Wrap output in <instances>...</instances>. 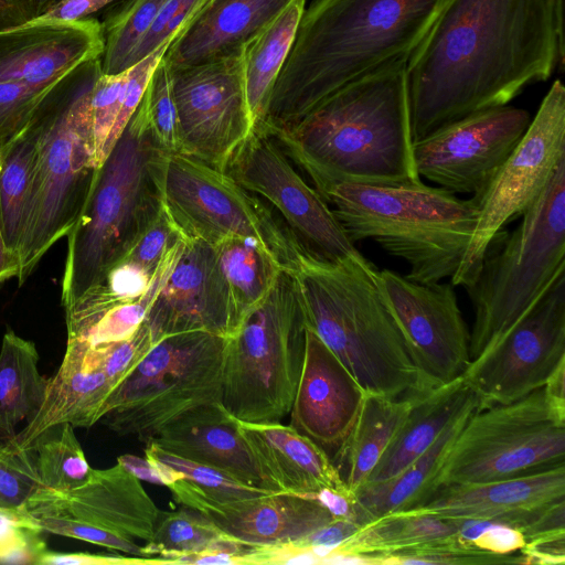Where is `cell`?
Wrapping results in <instances>:
<instances>
[{"instance_id":"obj_1","label":"cell","mask_w":565,"mask_h":565,"mask_svg":"<svg viewBox=\"0 0 565 565\" xmlns=\"http://www.w3.org/2000/svg\"><path fill=\"white\" fill-rule=\"evenodd\" d=\"M563 57L562 0H447L406 65L413 142L508 105Z\"/></svg>"},{"instance_id":"obj_2","label":"cell","mask_w":565,"mask_h":565,"mask_svg":"<svg viewBox=\"0 0 565 565\" xmlns=\"http://www.w3.org/2000/svg\"><path fill=\"white\" fill-rule=\"evenodd\" d=\"M446 1L315 0L254 128H287L347 84L407 62Z\"/></svg>"},{"instance_id":"obj_3","label":"cell","mask_w":565,"mask_h":565,"mask_svg":"<svg viewBox=\"0 0 565 565\" xmlns=\"http://www.w3.org/2000/svg\"><path fill=\"white\" fill-rule=\"evenodd\" d=\"M407 62L341 87L271 136L320 194L340 184L420 181L413 157Z\"/></svg>"},{"instance_id":"obj_4","label":"cell","mask_w":565,"mask_h":565,"mask_svg":"<svg viewBox=\"0 0 565 565\" xmlns=\"http://www.w3.org/2000/svg\"><path fill=\"white\" fill-rule=\"evenodd\" d=\"M366 258L338 263L305 252L291 274L307 327L339 358L364 391L417 398L434 388L415 364Z\"/></svg>"},{"instance_id":"obj_5","label":"cell","mask_w":565,"mask_h":565,"mask_svg":"<svg viewBox=\"0 0 565 565\" xmlns=\"http://www.w3.org/2000/svg\"><path fill=\"white\" fill-rule=\"evenodd\" d=\"M164 150L142 100L97 168L83 210L67 234L62 305H72L119 262L160 207Z\"/></svg>"},{"instance_id":"obj_6","label":"cell","mask_w":565,"mask_h":565,"mask_svg":"<svg viewBox=\"0 0 565 565\" xmlns=\"http://www.w3.org/2000/svg\"><path fill=\"white\" fill-rule=\"evenodd\" d=\"M321 198L354 244L373 239L409 265L405 276L420 284L452 277L472 236L478 210L471 200L424 184L340 183Z\"/></svg>"},{"instance_id":"obj_7","label":"cell","mask_w":565,"mask_h":565,"mask_svg":"<svg viewBox=\"0 0 565 565\" xmlns=\"http://www.w3.org/2000/svg\"><path fill=\"white\" fill-rule=\"evenodd\" d=\"M100 75V57L82 63L36 110L41 134L34 186L18 252L19 285L44 254L67 236L88 196L97 170L90 96Z\"/></svg>"},{"instance_id":"obj_8","label":"cell","mask_w":565,"mask_h":565,"mask_svg":"<svg viewBox=\"0 0 565 565\" xmlns=\"http://www.w3.org/2000/svg\"><path fill=\"white\" fill-rule=\"evenodd\" d=\"M565 273V158L509 233L490 239L476 279L465 287L475 320L470 362L490 351Z\"/></svg>"},{"instance_id":"obj_9","label":"cell","mask_w":565,"mask_h":565,"mask_svg":"<svg viewBox=\"0 0 565 565\" xmlns=\"http://www.w3.org/2000/svg\"><path fill=\"white\" fill-rule=\"evenodd\" d=\"M307 322L295 278L281 270L226 338L221 404L236 419L281 423L301 376Z\"/></svg>"},{"instance_id":"obj_10","label":"cell","mask_w":565,"mask_h":565,"mask_svg":"<svg viewBox=\"0 0 565 565\" xmlns=\"http://www.w3.org/2000/svg\"><path fill=\"white\" fill-rule=\"evenodd\" d=\"M225 343L205 331L163 337L113 390L99 423L146 444L186 412L221 402Z\"/></svg>"},{"instance_id":"obj_11","label":"cell","mask_w":565,"mask_h":565,"mask_svg":"<svg viewBox=\"0 0 565 565\" xmlns=\"http://www.w3.org/2000/svg\"><path fill=\"white\" fill-rule=\"evenodd\" d=\"M565 463V412L543 387L507 404L478 407L444 460L439 487L514 478Z\"/></svg>"},{"instance_id":"obj_12","label":"cell","mask_w":565,"mask_h":565,"mask_svg":"<svg viewBox=\"0 0 565 565\" xmlns=\"http://www.w3.org/2000/svg\"><path fill=\"white\" fill-rule=\"evenodd\" d=\"M161 203L183 238L211 245L241 236L258 241L287 270L307 252L257 195L230 174L180 152H164L159 171Z\"/></svg>"},{"instance_id":"obj_13","label":"cell","mask_w":565,"mask_h":565,"mask_svg":"<svg viewBox=\"0 0 565 565\" xmlns=\"http://www.w3.org/2000/svg\"><path fill=\"white\" fill-rule=\"evenodd\" d=\"M565 158V87L556 79L542 99L522 139L488 184L470 199L478 218L450 282L467 287L476 279L490 239L541 195Z\"/></svg>"},{"instance_id":"obj_14","label":"cell","mask_w":565,"mask_h":565,"mask_svg":"<svg viewBox=\"0 0 565 565\" xmlns=\"http://www.w3.org/2000/svg\"><path fill=\"white\" fill-rule=\"evenodd\" d=\"M102 24L36 22L0 33V149L31 120L51 90L82 63L100 57Z\"/></svg>"},{"instance_id":"obj_15","label":"cell","mask_w":565,"mask_h":565,"mask_svg":"<svg viewBox=\"0 0 565 565\" xmlns=\"http://www.w3.org/2000/svg\"><path fill=\"white\" fill-rule=\"evenodd\" d=\"M170 72L178 152L225 172L254 130L241 49L198 64L170 67Z\"/></svg>"},{"instance_id":"obj_16","label":"cell","mask_w":565,"mask_h":565,"mask_svg":"<svg viewBox=\"0 0 565 565\" xmlns=\"http://www.w3.org/2000/svg\"><path fill=\"white\" fill-rule=\"evenodd\" d=\"M225 172L245 190L268 201L317 259L329 263L365 259L329 204L302 179L268 134L254 129Z\"/></svg>"},{"instance_id":"obj_17","label":"cell","mask_w":565,"mask_h":565,"mask_svg":"<svg viewBox=\"0 0 565 565\" xmlns=\"http://www.w3.org/2000/svg\"><path fill=\"white\" fill-rule=\"evenodd\" d=\"M565 362V273L526 315L461 374L480 407L507 404L543 387Z\"/></svg>"},{"instance_id":"obj_18","label":"cell","mask_w":565,"mask_h":565,"mask_svg":"<svg viewBox=\"0 0 565 565\" xmlns=\"http://www.w3.org/2000/svg\"><path fill=\"white\" fill-rule=\"evenodd\" d=\"M531 115L510 105L480 110L413 142L417 173L452 193L476 194L515 149Z\"/></svg>"},{"instance_id":"obj_19","label":"cell","mask_w":565,"mask_h":565,"mask_svg":"<svg viewBox=\"0 0 565 565\" xmlns=\"http://www.w3.org/2000/svg\"><path fill=\"white\" fill-rule=\"evenodd\" d=\"M376 281L424 377L438 387L461 376L470 363V332L455 286L420 284L388 269H377Z\"/></svg>"},{"instance_id":"obj_20","label":"cell","mask_w":565,"mask_h":565,"mask_svg":"<svg viewBox=\"0 0 565 565\" xmlns=\"http://www.w3.org/2000/svg\"><path fill=\"white\" fill-rule=\"evenodd\" d=\"M145 321L154 342L189 331L224 338L234 333L241 318L213 245L184 238L181 254Z\"/></svg>"},{"instance_id":"obj_21","label":"cell","mask_w":565,"mask_h":565,"mask_svg":"<svg viewBox=\"0 0 565 565\" xmlns=\"http://www.w3.org/2000/svg\"><path fill=\"white\" fill-rule=\"evenodd\" d=\"M167 488L177 503L201 513L247 547L295 542L335 519L317 499L290 492L218 500L183 478Z\"/></svg>"},{"instance_id":"obj_22","label":"cell","mask_w":565,"mask_h":565,"mask_svg":"<svg viewBox=\"0 0 565 565\" xmlns=\"http://www.w3.org/2000/svg\"><path fill=\"white\" fill-rule=\"evenodd\" d=\"M19 510L70 519L145 543L151 540L161 511L141 480L119 462L92 469L88 480L73 490L39 487Z\"/></svg>"},{"instance_id":"obj_23","label":"cell","mask_w":565,"mask_h":565,"mask_svg":"<svg viewBox=\"0 0 565 565\" xmlns=\"http://www.w3.org/2000/svg\"><path fill=\"white\" fill-rule=\"evenodd\" d=\"M365 391L339 358L307 327L301 376L290 426L326 448H338L356 419Z\"/></svg>"},{"instance_id":"obj_24","label":"cell","mask_w":565,"mask_h":565,"mask_svg":"<svg viewBox=\"0 0 565 565\" xmlns=\"http://www.w3.org/2000/svg\"><path fill=\"white\" fill-rule=\"evenodd\" d=\"M562 499L565 463L484 483L440 486L424 504L408 511L488 520L519 530L533 510Z\"/></svg>"},{"instance_id":"obj_25","label":"cell","mask_w":565,"mask_h":565,"mask_svg":"<svg viewBox=\"0 0 565 565\" xmlns=\"http://www.w3.org/2000/svg\"><path fill=\"white\" fill-rule=\"evenodd\" d=\"M114 388L92 347L83 340H67L62 363L47 380L41 406L9 443L17 448L29 449L41 434L53 426H94L103 417L105 403Z\"/></svg>"},{"instance_id":"obj_26","label":"cell","mask_w":565,"mask_h":565,"mask_svg":"<svg viewBox=\"0 0 565 565\" xmlns=\"http://www.w3.org/2000/svg\"><path fill=\"white\" fill-rule=\"evenodd\" d=\"M148 441L184 459L217 468L248 486L278 491L259 470L238 419L221 402L186 412Z\"/></svg>"},{"instance_id":"obj_27","label":"cell","mask_w":565,"mask_h":565,"mask_svg":"<svg viewBox=\"0 0 565 565\" xmlns=\"http://www.w3.org/2000/svg\"><path fill=\"white\" fill-rule=\"evenodd\" d=\"M259 470L278 491L315 498L323 489L349 490L327 451L290 425L238 420Z\"/></svg>"},{"instance_id":"obj_28","label":"cell","mask_w":565,"mask_h":565,"mask_svg":"<svg viewBox=\"0 0 565 565\" xmlns=\"http://www.w3.org/2000/svg\"><path fill=\"white\" fill-rule=\"evenodd\" d=\"M290 0H209L164 53L170 67L212 60L236 50Z\"/></svg>"},{"instance_id":"obj_29","label":"cell","mask_w":565,"mask_h":565,"mask_svg":"<svg viewBox=\"0 0 565 565\" xmlns=\"http://www.w3.org/2000/svg\"><path fill=\"white\" fill-rule=\"evenodd\" d=\"M478 405L477 395L466 385L462 376L415 398L365 484L382 482L398 475L423 455L454 419Z\"/></svg>"},{"instance_id":"obj_30","label":"cell","mask_w":565,"mask_h":565,"mask_svg":"<svg viewBox=\"0 0 565 565\" xmlns=\"http://www.w3.org/2000/svg\"><path fill=\"white\" fill-rule=\"evenodd\" d=\"M478 407L454 419L434 444L398 475L365 484L355 493L356 516L362 526L381 516L415 509L435 493L447 452L467 417Z\"/></svg>"},{"instance_id":"obj_31","label":"cell","mask_w":565,"mask_h":565,"mask_svg":"<svg viewBox=\"0 0 565 565\" xmlns=\"http://www.w3.org/2000/svg\"><path fill=\"white\" fill-rule=\"evenodd\" d=\"M415 398L366 392L349 434L337 451V469L354 495L366 483L404 423Z\"/></svg>"},{"instance_id":"obj_32","label":"cell","mask_w":565,"mask_h":565,"mask_svg":"<svg viewBox=\"0 0 565 565\" xmlns=\"http://www.w3.org/2000/svg\"><path fill=\"white\" fill-rule=\"evenodd\" d=\"M460 521L435 514L403 511L387 514L362 526L343 542L333 555L361 556L366 564H377L380 557L407 552L459 539ZM460 540V539H459Z\"/></svg>"},{"instance_id":"obj_33","label":"cell","mask_w":565,"mask_h":565,"mask_svg":"<svg viewBox=\"0 0 565 565\" xmlns=\"http://www.w3.org/2000/svg\"><path fill=\"white\" fill-rule=\"evenodd\" d=\"M307 0H290L241 46L246 99L254 127L264 117L270 94L292 47Z\"/></svg>"},{"instance_id":"obj_34","label":"cell","mask_w":565,"mask_h":565,"mask_svg":"<svg viewBox=\"0 0 565 565\" xmlns=\"http://www.w3.org/2000/svg\"><path fill=\"white\" fill-rule=\"evenodd\" d=\"M40 134L41 121L35 111L28 125L0 149V223L4 243L17 259L34 186Z\"/></svg>"},{"instance_id":"obj_35","label":"cell","mask_w":565,"mask_h":565,"mask_svg":"<svg viewBox=\"0 0 565 565\" xmlns=\"http://www.w3.org/2000/svg\"><path fill=\"white\" fill-rule=\"evenodd\" d=\"M39 359L32 341L7 330L0 348V435L14 436L17 426L41 406L47 380L40 373Z\"/></svg>"},{"instance_id":"obj_36","label":"cell","mask_w":565,"mask_h":565,"mask_svg":"<svg viewBox=\"0 0 565 565\" xmlns=\"http://www.w3.org/2000/svg\"><path fill=\"white\" fill-rule=\"evenodd\" d=\"M239 318L260 301L286 268L254 238L232 236L213 245Z\"/></svg>"},{"instance_id":"obj_37","label":"cell","mask_w":565,"mask_h":565,"mask_svg":"<svg viewBox=\"0 0 565 565\" xmlns=\"http://www.w3.org/2000/svg\"><path fill=\"white\" fill-rule=\"evenodd\" d=\"M228 541L232 540L204 515L181 505L180 509L160 511L153 535L142 548L147 557L158 555L166 564H179L184 557Z\"/></svg>"},{"instance_id":"obj_38","label":"cell","mask_w":565,"mask_h":565,"mask_svg":"<svg viewBox=\"0 0 565 565\" xmlns=\"http://www.w3.org/2000/svg\"><path fill=\"white\" fill-rule=\"evenodd\" d=\"M41 487L68 491L89 478V466L71 424L53 426L41 434L30 447Z\"/></svg>"},{"instance_id":"obj_39","label":"cell","mask_w":565,"mask_h":565,"mask_svg":"<svg viewBox=\"0 0 565 565\" xmlns=\"http://www.w3.org/2000/svg\"><path fill=\"white\" fill-rule=\"evenodd\" d=\"M166 0H128L102 24V73L118 74L131 66L132 56Z\"/></svg>"},{"instance_id":"obj_40","label":"cell","mask_w":565,"mask_h":565,"mask_svg":"<svg viewBox=\"0 0 565 565\" xmlns=\"http://www.w3.org/2000/svg\"><path fill=\"white\" fill-rule=\"evenodd\" d=\"M145 457L157 459L167 465L180 472L183 479L218 500L243 499L273 492L248 486L217 468L166 451L151 441L146 443Z\"/></svg>"},{"instance_id":"obj_41","label":"cell","mask_w":565,"mask_h":565,"mask_svg":"<svg viewBox=\"0 0 565 565\" xmlns=\"http://www.w3.org/2000/svg\"><path fill=\"white\" fill-rule=\"evenodd\" d=\"M164 56V55H163ZM142 104L151 131L166 152H178V117L170 67L160 61L145 92Z\"/></svg>"},{"instance_id":"obj_42","label":"cell","mask_w":565,"mask_h":565,"mask_svg":"<svg viewBox=\"0 0 565 565\" xmlns=\"http://www.w3.org/2000/svg\"><path fill=\"white\" fill-rule=\"evenodd\" d=\"M41 487L31 448L0 445V509L15 511Z\"/></svg>"},{"instance_id":"obj_43","label":"cell","mask_w":565,"mask_h":565,"mask_svg":"<svg viewBox=\"0 0 565 565\" xmlns=\"http://www.w3.org/2000/svg\"><path fill=\"white\" fill-rule=\"evenodd\" d=\"M17 515L20 525L36 532H46L100 545L131 556L146 557L142 545L106 530L82 522L53 515H30L19 509Z\"/></svg>"},{"instance_id":"obj_44","label":"cell","mask_w":565,"mask_h":565,"mask_svg":"<svg viewBox=\"0 0 565 565\" xmlns=\"http://www.w3.org/2000/svg\"><path fill=\"white\" fill-rule=\"evenodd\" d=\"M127 70L111 75L102 73L92 92L90 117L97 168L108 156L107 143L120 111Z\"/></svg>"},{"instance_id":"obj_45","label":"cell","mask_w":565,"mask_h":565,"mask_svg":"<svg viewBox=\"0 0 565 565\" xmlns=\"http://www.w3.org/2000/svg\"><path fill=\"white\" fill-rule=\"evenodd\" d=\"M156 344L149 326L143 322L128 338L90 345L104 373L116 387L149 353Z\"/></svg>"},{"instance_id":"obj_46","label":"cell","mask_w":565,"mask_h":565,"mask_svg":"<svg viewBox=\"0 0 565 565\" xmlns=\"http://www.w3.org/2000/svg\"><path fill=\"white\" fill-rule=\"evenodd\" d=\"M172 41H167L127 70L120 111L107 143L108 153L140 105L150 78Z\"/></svg>"},{"instance_id":"obj_47","label":"cell","mask_w":565,"mask_h":565,"mask_svg":"<svg viewBox=\"0 0 565 565\" xmlns=\"http://www.w3.org/2000/svg\"><path fill=\"white\" fill-rule=\"evenodd\" d=\"M459 521V539L484 552L511 555L526 543L520 531L500 522L478 519Z\"/></svg>"},{"instance_id":"obj_48","label":"cell","mask_w":565,"mask_h":565,"mask_svg":"<svg viewBox=\"0 0 565 565\" xmlns=\"http://www.w3.org/2000/svg\"><path fill=\"white\" fill-rule=\"evenodd\" d=\"M39 533L18 524L14 511L0 516V563L35 564L38 555L45 550Z\"/></svg>"},{"instance_id":"obj_49","label":"cell","mask_w":565,"mask_h":565,"mask_svg":"<svg viewBox=\"0 0 565 565\" xmlns=\"http://www.w3.org/2000/svg\"><path fill=\"white\" fill-rule=\"evenodd\" d=\"M40 565H129V564H166L157 557L122 556L111 554H94L87 552L58 553L43 550L36 557Z\"/></svg>"},{"instance_id":"obj_50","label":"cell","mask_w":565,"mask_h":565,"mask_svg":"<svg viewBox=\"0 0 565 565\" xmlns=\"http://www.w3.org/2000/svg\"><path fill=\"white\" fill-rule=\"evenodd\" d=\"M117 0H57L32 21L77 22L92 19L95 13Z\"/></svg>"},{"instance_id":"obj_51","label":"cell","mask_w":565,"mask_h":565,"mask_svg":"<svg viewBox=\"0 0 565 565\" xmlns=\"http://www.w3.org/2000/svg\"><path fill=\"white\" fill-rule=\"evenodd\" d=\"M520 552L525 564L564 565L565 530L527 541Z\"/></svg>"},{"instance_id":"obj_52","label":"cell","mask_w":565,"mask_h":565,"mask_svg":"<svg viewBox=\"0 0 565 565\" xmlns=\"http://www.w3.org/2000/svg\"><path fill=\"white\" fill-rule=\"evenodd\" d=\"M36 17L32 0H0V33L22 26Z\"/></svg>"},{"instance_id":"obj_53","label":"cell","mask_w":565,"mask_h":565,"mask_svg":"<svg viewBox=\"0 0 565 565\" xmlns=\"http://www.w3.org/2000/svg\"><path fill=\"white\" fill-rule=\"evenodd\" d=\"M117 462L122 465L128 471L140 480H146L156 484L168 487L170 479L157 462L148 458H140L134 455H121Z\"/></svg>"},{"instance_id":"obj_54","label":"cell","mask_w":565,"mask_h":565,"mask_svg":"<svg viewBox=\"0 0 565 565\" xmlns=\"http://www.w3.org/2000/svg\"><path fill=\"white\" fill-rule=\"evenodd\" d=\"M543 388L552 404L565 412V362L554 371Z\"/></svg>"},{"instance_id":"obj_55","label":"cell","mask_w":565,"mask_h":565,"mask_svg":"<svg viewBox=\"0 0 565 565\" xmlns=\"http://www.w3.org/2000/svg\"><path fill=\"white\" fill-rule=\"evenodd\" d=\"M19 270L17 257L8 249L1 230L0 223V284L17 278Z\"/></svg>"},{"instance_id":"obj_56","label":"cell","mask_w":565,"mask_h":565,"mask_svg":"<svg viewBox=\"0 0 565 565\" xmlns=\"http://www.w3.org/2000/svg\"><path fill=\"white\" fill-rule=\"evenodd\" d=\"M33 4L35 7V10L38 12V15H40L49 6L54 3L57 0H32Z\"/></svg>"},{"instance_id":"obj_57","label":"cell","mask_w":565,"mask_h":565,"mask_svg":"<svg viewBox=\"0 0 565 565\" xmlns=\"http://www.w3.org/2000/svg\"><path fill=\"white\" fill-rule=\"evenodd\" d=\"M8 514H9L8 510L0 509V516H4V515H8Z\"/></svg>"}]
</instances>
